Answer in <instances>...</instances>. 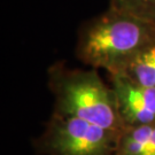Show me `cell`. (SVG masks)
<instances>
[{
    "mask_svg": "<svg viewBox=\"0 0 155 155\" xmlns=\"http://www.w3.org/2000/svg\"><path fill=\"white\" fill-rule=\"evenodd\" d=\"M136 83L155 89V43L122 72Z\"/></svg>",
    "mask_w": 155,
    "mask_h": 155,
    "instance_id": "6",
    "label": "cell"
},
{
    "mask_svg": "<svg viewBox=\"0 0 155 155\" xmlns=\"http://www.w3.org/2000/svg\"><path fill=\"white\" fill-rule=\"evenodd\" d=\"M154 43L155 24L109 6L83 24L76 54L90 68L114 75L122 74Z\"/></svg>",
    "mask_w": 155,
    "mask_h": 155,
    "instance_id": "1",
    "label": "cell"
},
{
    "mask_svg": "<svg viewBox=\"0 0 155 155\" xmlns=\"http://www.w3.org/2000/svg\"><path fill=\"white\" fill-rule=\"evenodd\" d=\"M48 87L54 95V111L71 115L117 132L125 129L115 93L97 69H71L54 64L48 70Z\"/></svg>",
    "mask_w": 155,
    "mask_h": 155,
    "instance_id": "2",
    "label": "cell"
},
{
    "mask_svg": "<svg viewBox=\"0 0 155 155\" xmlns=\"http://www.w3.org/2000/svg\"><path fill=\"white\" fill-rule=\"evenodd\" d=\"M109 6L155 24V0H109Z\"/></svg>",
    "mask_w": 155,
    "mask_h": 155,
    "instance_id": "7",
    "label": "cell"
},
{
    "mask_svg": "<svg viewBox=\"0 0 155 155\" xmlns=\"http://www.w3.org/2000/svg\"><path fill=\"white\" fill-rule=\"evenodd\" d=\"M121 133L53 111L36 148L41 155H113Z\"/></svg>",
    "mask_w": 155,
    "mask_h": 155,
    "instance_id": "3",
    "label": "cell"
},
{
    "mask_svg": "<svg viewBox=\"0 0 155 155\" xmlns=\"http://www.w3.org/2000/svg\"><path fill=\"white\" fill-rule=\"evenodd\" d=\"M118 113L125 127L155 122V89L136 83L123 74L109 75Z\"/></svg>",
    "mask_w": 155,
    "mask_h": 155,
    "instance_id": "4",
    "label": "cell"
},
{
    "mask_svg": "<svg viewBox=\"0 0 155 155\" xmlns=\"http://www.w3.org/2000/svg\"><path fill=\"white\" fill-rule=\"evenodd\" d=\"M113 155H155V122L125 127Z\"/></svg>",
    "mask_w": 155,
    "mask_h": 155,
    "instance_id": "5",
    "label": "cell"
}]
</instances>
